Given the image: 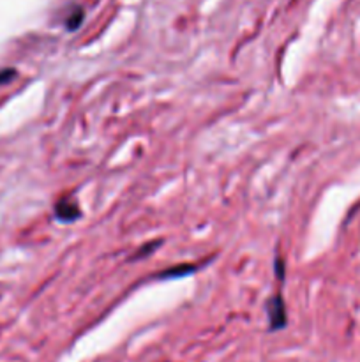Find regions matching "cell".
<instances>
[{
    "mask_svg": "<svg viewBox=\"0 0 360 362\" xmlns=\"http://www.w3.org/2000/svg\"><path fill=\"white\" fill-rule=\"evenodd\" d=\"M268 315V324H270V331H277L286 325V308L282 303L281 296H274L267 300L265 304Z\"/></svg>",
    "mask_w": 360,
    "mask_h": 362,
    "instance_id": "6da1fadb",
    "label": "cell"
},
{
    "mask_svg": "<svg viewBox=\"0 0 360 362\" xmlns=\"http://www.w3.org/2000/svg\"><path fill=\"white\" fill-rule=\"evenodd\" d=\"M80 207L74 200L71 198H62V200L56 202L55 205V216L59 221L62 223H73L80 218Z\"/></svg>",
    "mask_w": 360,
    "mask_h": 362,
    "instance_id": "7a4b0ae2",
    "label": "cell"
},
{
    "mask_svg": "<svg viewBox=\"0 0 360 362\" xmlns=\"http://www.w3.org/2000/svg\"><path fill=\"white\" fill-rule=\"evenodd\" d=\"M193 272V267L191 265H182L180 269H175V271H169V272H162L161 278H172V276H186Z\"/></svg>",
    "mask_w": 360,
    "mask_h": 362,
    "instance_id": "3957f363",
    "label": "cell"
},
{
    "mask_svg": "<svg viewBox=\"0 0 360 362\" xmlns=\"http://www.w3.org/2000/svg\"><path fill=\"white\" fill-rule=\"evenodd\" d=\"M13 76H14V71H2V73H0V83H2V81H7Z\"/></svg>",
    "mask_w": 360,
    "mask_h": 362,
    "instance_id": "277c9868",
    "label": "cell"
}]
</instances>
